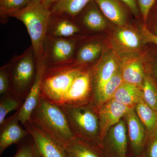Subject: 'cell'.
Instances as JSON below:
<instances>
[{"instance_id":"obj_1","label":"cell","mask_w":157,"mask_h":157,"mask_svg":"<svg viewBox=\"0 0 157 157\" xmlns=\"http://www.w3.org/2000/svg\"><path fill=\"white\" fill-rule=\"evenodd\" d=\"M29 121L64 147L75 137L60 105L42 97Z\"/></svg>"},{"instance_id":"obj_2","label":"cell","mask_w":157,"mask_h":157,"mask_svg":"<svg viewBox=\"0 0 157 157\" xmlns=\"http://www.w3.org/2000/svg\"><path fill=\"white\" fill-rule=\"evenodd\" d=\"M51 15L50 9L43 2L32 0L25 8L7 15L19 20L25 26L36 63L44 58V45Z\"/></svg>"},{"instance_id":"obj_3","label":"cell","mask_w":157,"mask_h":157,"mask_svg":"<svg viewBox=\"0 0 157 157\" xmlns=\"http://www.w3.org/2000/svg\"><path fill=\"white\" fill-rule=\"evenodd\" d=\"M75 137L101 145L98 108L92 102L79 105H60Z\"/></svg>"},{"instance_id":"obj_4","label":"cell","mask_w":157,"mask_h":157,"mask_svg":"<svg viewBox=\"0 0 157 157\" xmlns=\"http://www.w3.org/2000/svg\"><path fill=\"white\" fill-rule=\"evenodd\" d=\"M82 70L73 63L46 67L41 84V97L62 105L73 80Z\"/></svg>"},{"instance_id":"obj_5","label":"cell","mask_w":157,"mask_h":157,"mask_svg":"<svg viewBox=\"0 0 157 157\" xmlns=\"http://www.w3.org/2000/svg\"><path fill=\"white\" fill-rule=\"evenodd\" d=\"M11 78V92L24 101L33 84L37 63L32 45L7 64Z\"/></svg>"},{"instance_id":"obj_6","label":"cell","mask_w":157,"mask_h":157,"mask_svg":"<svg viewBox=\"0 0 157 157\" xmlns=\"http://www.w3.org/2000/svg\"><path fill=\"white\" fill-rule=\"evenodd\" d=\"M75 48L76 43L73 39L46 37L44 57L47 68L72 64Z\"/></svg>"},{"instance_id":"obj_7","label":"cell","mask_w":157,"mask_h":157,"mask_svg":"<svg viewBox=\"0 0 157 157\" xmlns=\"http://www.w3.org/2000/svg\"><path fill=\"white\" fill-rule=\"evenodd\" d=\"M127 129L122 119L109 130L100 146L104 157H128Z\"/></svg>"},{"instance_id":"obj_8","label":"cell","mask_w":157,"mask_h":157,"mask_svg":"<svg viewBox=\"0 0 157 157\" xmlns=\"http://www.w3.org/2000/svg\"><path fill=\"white\" fill-rule=\"evenodd\" d=\"M93 74L94 70H82L73 80L62 105H79L92 102Z\"/></svg>"},{"instance_id":"obj_9","label":"cell","mask_w":157,"mask_h":157,"mask_svg":"<svg viewBox=\"0 0 157 157\" xmlns=\"http://www.w3.org/2000/svg\"><path fill=\"white\" fill-rule=\"evenodd\" d=\"M131 108L113 99L98 107L101 142L109 130L122 119Z\"/></svg>"},{"instance_id":"obj_10","label":"cell","mask_w":157,"mask_h":157,"mask_svg":"<svg viewBox=\"0 0 157 157\" xmlns=\"http://www.w3.org/2000/svg\"><path fill=\"white\" fill-rule=\"evenodd\" d=\"M33 138L40 157H67L65 147L30 121L23 124Z\"/></svg>"},{"instance_id":"obj_11","label":"cell","mask_w":157,"mask_h":157,"mask_svg":"<svg viewBox=\"0 0 157 157\" xmlns=\"http://www.w3.org/2000/svg\"><path fill=\"white\" fill-rule=\"evenodd\" d=\"M36 63L37 72L35 81L21 108L17 111L18 119L22 125L30 120L31 114L41 98V84L47 65L45 58Z\"/></svg>"},{"instance_id":"obj_12","label":"cell","mask_w":157,"mask_h":157,"mask_svg":"<svg viewBox=\"0 0 157 157\" xmlns=\"http://www.w3.org/2000/svg\"><path fill=\"white\" fill-rule=\"evenodd\" d=\"M17 112L6 118L0 124V155L12 144H17L30 135L19 124Z\"/></svg>"},{"instance_id":"obj_13","label":"cell","mask_w":157,"mask_h":157,"mask_svg":"<svg viewBox=\"0 0 157 157\" xmlns=\"http://www.w3.org/2000/svg\"><path fill=\"white\" fill-rule=\"evenodd\" d=\"M124 118L126 123L132 151L135 155H139L145 146L147 135L146 129L138 117L135 107L129 109Z\"/></svg>"},{"instance_id":"obj_14","label":"cell","mask_w":157,"mask_h":157,"mask_svg":"<svg viewBox=\"0 0 157 157\" xmlns=\"http://www.w3.org/2000/svg\"><path fill=\"white\" fill-rule=\"evenodd\" d=\"M118 70L117 61L113 56H106L100 62L94 70L93 99Z\"/></svg>"},{"instance_id":"obj_15","label":"cell","mask_w":157,"mask_h":157,"mask_svg":"<svg viewBox=\"0 0 157 157\" xmlns=\"http://www.w3.org/2000/svg\"><path fill=\"white\" fill-rule=\"evenodd\" d=\"M70 17L63 14H52L47 36L70 38L79 33L80 29Z\"/></svg>"},{"instance_id":"obj_16","label":"cell","mask_w":157,"mask_h":157,"mask_svg":"<svg viewBox=\"0 0 157 157\" xmlns=\"http://www.w3.org/2000/svg\"><path fill=\"white\" fill-rule=\"evenodd\" d=\"M65 149L67 157H104L100 145L80 137H74Z\"/></svg>"},{"instance_id":"obj_17","label":"cell","mask_w":157,"mask_h":157,"mask_svg":"<svg viewBox=\"0 0 157 157\" xmlns=\"http://www.w3.org/2000/svg\"><path fill=\"white\" fill-rule=\"evenodd\" d=\"M130 107H135L143 101L142 87L123 82L118 89L112 99Z\"/></svg>"},{"instance_id":"obj_18","label":"cell","mask_w":157,"mask_h":157,"mask_svg":"<svg viewBox=\"0 0 157 157\" xmlns=\"http://www.w3.org/2000/svg\"><path fill=\"white\" fill-rule=\"evenodd\" d=\"M124 82L142 87L145 77L142 63L137 59L126 62L121 70Z\"/></svg>"},{"instance_id":"obj_19","label":"cell","mask_w":157,"mask_h":157,"mask_svg":"<svg viewBox=\"0 0 157 157\" xmlns=\"http://www.w3.org/2000/svg\"><path fill=\"white\" fill-rule=\"evenodd\" d=\"M103 14L110 21L119 26L126 22V16L117 0H94Z\"/></svg>"},{"instance_id":"obj_20","label":"cell","mask_w":157,"mask_h":157,"mask_svg":"<svg viewBox=\"0 0 157 157\" xmlns=\"http://www.w3.org/2000/svg\"><path fill=\"white\" fill-rule=\"evenodd\" d=\"M91 0H58L51 7L52 14L73 18L87 6Z\"/></svg>"},{"instance_id":"obj_21","label":"cell","mask_w":157,"mask_h":157,"mask_svg":"<svg viewBox=\"0 0 157 157\" xmlns=\"http://www.w3.org/2000/svg\"><path fill=\"white\" fill-rule=\"evenodd\" d=\"M123 82L121 70L118 69L115 74L104 85L100 91L93 98V104L98 108L112 99L116 91Z\"/></svg>"},{"instance_id":"obj_22","label":"cell","mask_w":157,"mask_h":157,"mask_svg":"<svg viewBox=\"0 0 157 157\" xmlns=\"http://www.w3.org/2000/svg\"><path fill=\"white\" fill-rule=\"evenodd\" d=\"M135 109L146 129L148 137L157 133V112L144 101L137 104Z\"/></svg>"},{"instance_id":"obj_23","label":"cell","mask_w":157,"mask_h":157,"mask_svg":"<svg viewBox=\"0 0 157 157\" xmlns=\"http://www.w3.org/2000/svg\"><path fill=\"white\" fill-rule=\"evenodd\" d=\"M82 22L90 30L99 32L107 27V21L103 14L94 6H91L85 12Z\"/></svg>"},{"instance_id":"obj_24","label":"cell","mask_w":157,"mask_h":157,"mask_svg":"<svg viewBox=\"0 0 157 157\" xmlns=\"http://www.w3.org/2000/svg\"><path fill=\"white\" fill-rule=\"evenodd\" d=\"M101 51L102 46L98 42H91L85 44L77 52L76 63L83 65L92 63L99 57Z\"/></svg>"},{"instance_id":"obj_25","label":"cell","mask_w":157,"mask_h":157,"mask_svg":"<svg viewBox=\"0 0 157 157\" xmlns=\"http://www.w3.org/2000/svg\"><path fill=\"white\" fill-rule=\"evenodd\" d=\"M24 101L14 96L11 92L1 96L0 98V124L6 120V116L12 111H18Z\"/></svg>"},{"instance_id":"obj_26","label":"cell","mask_w":157,"mask_h":157,"mask_svg":"<svg viewBox=\"0 0 157 157\" xmlns=\"http://www.w3.org/2000/svg\"><path fill=\"white\" fill-rule=\"evenodd\" d=\"M142 89L144 102L157 112V87L149 76H145Z\"/></svg>"},{"instance_id":"obj_27","label":"cell","mask_w":157,"mask_h":157,"mask_svg":"<svg viewBox=\"0 0 157 157\" xmlns=\"http://www.w3.org/2000/svg\"><path fill=\"white\" fill-rule=\"evenodd\" d=\"M119 42L127 48L135 49L140 46V38L135 32L129 29H121L116 34Z\"/></svg>"},{"instance_id":"obj_28","label":"cell","mask_w":157,"mask_h":157,"mask_svg":"<svg viewBox=\"0 0 157 157\" xmlns=\"http://www.w3.org/2000/svg\"><path fill=\"white\" fill-rule=\"evenodd\" d=\"M17 151L13 157H40L30 135L17 144Z\"/></svg>"},{"instance_id":"obj_29","label":"cell","mask_w":157,"mask_h":157,"mask_svg":"<svg viewBox=\"0 0 157 157\" xmlns=\"http://www.w3.org/2000/svg\"><path fill=\"white\" fill-rule=\"evenodd\" d=\"M31 0H0V13L7 16L11 12L18 11L28 5Z\"/></svg>"},{"instance_id":"obj_30","label":"cell","mask_w":157,"mask_h":157,"mask_svg":"<svg viewBox=\"0 0 157 157\" xmlns=\"http://www.w3.org/2000/svg\"><path fill=\"white\" fill-rule=\"evenodd\" d=\"M11 83L10 74L7 65L0 69V95L6 94L11 91Z\"/></svg>"},{"instance_id":"obj_31","label":"cell","mask_w":157,"mask_h":157,"mask_svg":"<svg viewBox=\"0 0 157 157\" xmlns=\"http://www.w3.org/2000/svg\"><path fill=\"white\" fill-rule=\"evenodd\" d=\"M144 157H157V133L148 137Z\"/></svg>"},{"instance_id":"obj_32","label":"cell","mask_w":157,"mask_h":157,"mask_svg":"<svg viewBox=\"0 0 157 157\" xmlns=\"http://www.w3.org/2000/svg\"><path fill=\"white\" fill-rule=\"evenodd\" d=\"M139 8L144 21L148 17L151 9L157 0H138Z\"/></svg>"},{"instance_id":"obj_33","label":"cell","mask_w":157,"mask_h":157,"mask_svg":"<svg viewBox=\"0 0 157 157\" xmlns=\"http://www.w3.org/2000/svg\"><path fill=\"white\" fill-rule=\"evenodd\" d=\"M141 33L143 38L146 42L154 43L157 45V35L152 33L146 27L141 28Z\"/></svg>"},{"instance_id":"obj_34","label":"cell","mask_w":157,"mask_h":157,"mask_svg":"<svg viewBox=\"0 0 157 157\" xmlns=\"http://www.w3.org/2000/svg\"><path fill=\"white\" fill-rule=\"evenodd\" d=\"M127 5L131 11L135 15L138 14V9L135 0H121Z\"/></svg>"},{"instance_id":"obj_35","label":"cell","mask_w":157,"mask_h":157,"mask_svg":"<svg viewBox=\"0 0 157 157\" xmlns=\"http://www.w3.org/2000/svg\"><path fill=\"white\" fill-rule=\"evenodd\" d=\"M57 1L58 0H43L42 2L45 6L50 9L52 5Z\"/></svg>"},{"instance_id":"obj_36","label":"cell","mask_w":157,"mask_h":157,"mask_svg":"<svg viewBox=\"0 0 157 157\" xmlns=\"http://www.w3.org/2000/svg\"><path fill=\"white\" fill-rule=\"evenodd\" d=\"M155 72L156 75L157 76V66L156 67H155Z\"/></svg>"},{"instance_id":"obj_37","label":"cell","mask_w":157,"mask_h":157,"mask_svg":"<svg viewBox=\"0 0 157 157\" xmlns=\"http://www.w3.org/2000/svg\"><path fill=\"white\" fill-rule=\"evenodd\" d=\"M32 1H37V2H43V0H32Z\"/></svg>"},{"instance_id":"obj_38","label":"cell","mask_w":157,"mask_h":157,"mask_svg":"<svg viewBox=\"0 0 157 157\" xmlns=\"http://www.w3.org/2000/svg\"><path fill=\"white\" fill-rule=\"evenodd\" d=\"M156 33H157V29H156Z\"/></svg>"}]
</instances>
